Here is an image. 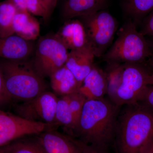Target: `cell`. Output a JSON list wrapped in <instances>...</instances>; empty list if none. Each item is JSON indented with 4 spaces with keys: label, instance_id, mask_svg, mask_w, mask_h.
<instances>
[{
    "label": "cell",
    "instance_id": "obj_1",
    "mask_svg": "<svg viewBox=\"0 0 153 153\" xmlns=\"http://www.w3.org/2000/svg\"><path fill=\"white\" fill-rule=\"evenodd\" d=\"M119 111V106L109 100H86L70 136L86 144L108 149L115 139Z\"/></svg>",
    "mask_w": 153,
    "mask_h": 153
},
{
    "label": "cell",
    "instance_id": "obj_2",
    "mask_svg": "<svg viewBox=\"0 0 153 153\" xmlns=\"http://www.w3.org/2000/svg\"><path fill=\"white\" fill-rule=\"evenodd\" d=\"M126 105L118 117L114 140L118 153H139L153 133V110L140 103Z\"/></svg>",
    "mask_w": 153,
    "mask_h": 153
},
{
    "label": "cell",
    "instance_id": "obj_3",
    "mask_svg": "<svg viewBox=\"0 0 153 153\" xmlns=\"http://www.w3.org/2000/svg\"><path fill=\"white\" fill-rule=\"evenodd\" d=\"M6 90L10 97L19 101L33 99L46 91L44 78L27 60L0 61Z\"/></svg>",
    "mask_w": 153,
    "mask_h": 153
},
{
    "label": "cell",
    "instance_id": "obj_4",
    "mask_svg": "<svg viewBox=\"0 0 153 153\" xmlns=\"http://www.w3.org/2000/svg\"><path fill=\"white\" fill-rule=\"evenodd\" d=\"M152 55L145 36L130 22L121 29L116 40L103 57L108 62L142 64Z\"/></svg>",
    "mask_w": 153,
    "mask_h": 153
},
{
    "label": "cell",
    "instance_id": "obj_5",
    "mask_svg": "<svg viewBox=\"0 0 153 153\" xmlns=\"http://www.w3.org/2000/svg\"><path fill=\"white\" fill-rule=\"evenodd\" d=\"M82 18L88 43L95 57H100L113 39L117 28L116 20L108 12L102 10Z\"/></svg>",
    "mask_w": 153,
    "mask_h": 153
},
{
    "label": "cell",
    "instance_id": "obj_6",
    "mask_svg": "<svg viewBox=\"0 0 153 153\" xmlns=\"http://www.w3.org/2000/svg\"><path fill=\"white\" fill-rule=\"evenodd\" d=\"M34 68L43 78L50 77L66 64L68 49L55 36H47L39 39L36 46Z\"/></svg>",
    "mask_w": 153,
    "mask_h": 153
},
{
    "label": "cell",
    "instance_id": "obj_7",
    "mask_svg": "<svg viewBox=\"0 0 153 153\" xmlns=\"http://www.w3.org/2000/svg\"><path fill=\"white\" fill-rule=\"evenodd\" d=\"M150 74L141 64L124 63L122 81L117 93L115 104L120 107L139 102L149 85Z\"/></svg>",
    "mask_w": 153,
    "mask_h": 153
},
{
    "label": "cell",
    "instance_id": "obj_8",
    "mask_svg": "<svg viewBox=\"0 0 153 153\" xmlns=\"http://www.w3.org/2000/svg\"><path fill=\"white\" fill-rule=\"evenodd\" d=\"M58 99L54 92L46 91L33 99L16 105L14 110L16 114L24 119L47 124L56 129L54 123Z\"/></svg>",
    "mask_w": 153,
    "mask_h": 153
},
{
    "label": "cell",
    "instance_id": "obj_9",
    "mask_svg": "<svg viewBox=\"0 0 153 153\" xmlns=\"http://www.w3.org/2000/svg\"><path fill=\"white\" fill-rule=\"evenodd\" d=\"M51 128L47 124L26 120L0 108V147L20 138L38 134Z\"/></svg>",
    "mask_w": 153,
    "mask_h": 153
},
{
    "label": "cell",
    "instance_id": "obj_10",
    "mask_svg": "<svg viewBox=\"0 0 153 153\" xmlns=\"http://www.w3.org/2000/svg\"><path fill=\"white\" fill-rule=\"evenodd\" d=\"M36 136L47 153H81L80 141L56 129H47Z\"/></svg>",
    "mask_w": 153,
    "mask_h": 153
},
{
    "label": "cell",
    "instance_id": "obj_11",
    "mask_svg": "<svg viewBox=\"0 0 153 153\" xmlns=\"http://www.w3.org/2000/svg\"><path fill=\"white\" fill-rule=\"evenodd\" d=\"M95 57L89 43L82 48L71 50L68 52L65 65L81 85L94 66Z\"/></svg>",
    "mask_w": 153,
    "mask_h": 153
},
{
    "label": "cell",
    "instance_id": "obj_12",
    "mask_svg": "<svg viewBox=\"0 0 153 153\" xmlns=\"http://www.w3.org/2000/svg\"><path fill=\"white\" fill-rule=\"evenodd\" d=\"M54 36L68 50L82 48L88 44L83 23L78 20H68Z\"/></svg>",
    "mask_w": 153,
    "mask_h": 153
},
{
    "label": "cell",
    "instance_id": "obj_13",
    "mask_svg": "<svg viewBox=\"0 0 153 153\" xmlns=\"http://www.w3.org/2000/svg\"><path fill=\"white\" fill-rule=\"evenodd\" d=\"M33 51L31 41L25 40L16 34L0 38V57L5 60H27Z\"/></svg>",
    "mask_w": 153,
    "mask_h": 153
},
{
    "label": "cell",
    "instance_id": "obj_14",
    "mask_svg": "<svg viewBox=\"0 0 153 153\" xmlns=\"http://www.w3.org/2000/svg\"><path fill=\"white\" fill-rule=\"evenodd\" d=\"M79 91L87 100L103 98L107 94L105 73L94 65L90 73L83 80Z\"/></svg>",
    "mask_w": 153,
    "mask_h": 153
},
{
    "label": "cell",
    "instance_id": "obj_15",
    "mask_svg": "<svg viewBox=\"0 0 153 153\" xmlns=\"http://www.w3.org/2000/svg\"><path fill=\"white\" fill-rule=\"evenodd\" d=\"M49 77L53 92L60 97L78 92L81 85L65 65L55 71Z\"/></svg>",
    "mask_w": 153,
    "mask_h": 153
},
{
    "label": "cell",
    "instance_id": "obj_16",
    "mask_svg": "<svg viewBox=\"0 0 153 153\" xmlns=\"http://www.w3.org/2000/svg\"><path fill=\"white\" fill-rule=\"evenodd\" d=\"M106 0H66L63 16L69 20L76 17H84L101 10Z\"/></svg>",
    "mask_w": 153,
    "mask_h": 153
},
{
    "label": "cell",
    "instance_id": "obj_17",
    "mask_svg": "<svg viewBox=\"0 0 153 153\" xmlns=\"http://www.w3.org/2000/svg\"><path fill=\"white\" fill-rule=\"evenodd\" d=\"M13 27L15 34L27 41H33L40 35L39 22L28 12L18 11L14 17Z\"/></svg>",
    "mask_w": 153,
    "mask_h": 153
},
{
    "label": "cell",
    "instance_id": "obj_18",
    "mask_svg": "<svg viewBox=\"0 0 153 153\" xmlns=\"http://www.w3.org/2000/svg\"><path fill=\"white\" fill-rule=\"evenodd\" d=\"M1 148L7 153H47L36 135L22 137Z\"/></svg>",
    "mask_w": 153,
    "mask_h": 153
},
{
    "label": "cell",
    "instance_id": "obj_19",
    "mask_svg": "<svg viewBox=\"0 0 153 153\" xmlns=\"http://www.w3.org/2000/svg\"><path fill=\"white\" fill-rule=\"evenodd\" d=\"M108 63L106 71L105 72L106 79L107 94L109 100L115 104L117 93L122 81L124 64L117 62Z\"/></svg>",
    "mask_w": 153,
    "mask_h": 153
},
{
    "label": "cell",
    "instance_id": "obj_20",
    "mask_svg": "<svg viewBox=\"0 0 153 153\" xmlns=\"http://www.w3.org/2000/svg\"><path fill=\"white\" fill-rule=\"evenodd\" d=\"M55 128L63 127L68 135L71 136L75 127V122L68 105L66 96L58 98L55 111Z\"/></svg>",
    "mask_w": 153,
    "mask_h": 153
},
{
    "label": "cell",
    "instance_id": "obj_21",
    "mask_svg": "<svg viewBox=\"0 0 153 153\" xmlns=\"http://www.w3.org/2000/svg\"><path fill=\"white\" fill-rule=\"evenodd\" d=\"M18 10L8 0L0 3V38H5L15 34L13 21Z\"/></svg>",
    "mask_w": 153,
    "mask_h": 153
},
{
    "label": "cell",
    "instance_id": "obj_22",
    "mask_svg": "<svg viewBox=\"0 0 153 153\" xmlns=\"http://www.w3.org/2000/svg\"><path fill=\"white\" fill-rule=\"evenodd\" d=\"M126 10L136 21L147 16L153 10V0H127Z\"/></svg>",
    "mask_w": 153,
    "mask_h": 153
},
{
    "label": "cell",
    "instance_id": "obj_23",
    "mask_svg": "<svg viewBox=\"0 0 153 153\" xmlns=\"http://www.w3.org/2000/svg\"><path fill=\"white\" fill-rule=\"evenodd\" d=\"M16 8L18 11L27 12L38 16L47 21L49 17L44 6L39 0H8Z\"/></svg>",
    "mask_w": 153,
    "mask_h": 153
},
{
    "label": "cell",
    "instance_id": "obj_24",
    "mask_svg": "<svg viewBox=\"0 0 153 153\" xmlns=\"http://www.w3.org/2000/svg\"><path fill=\"white\" fill-rule=\"evenodd\" d=\"M66 96L70 110L74 117L75 126L79 120L83 106L87 99L79 91Z\"/></svg>",
    "mask_w": 153,
    "mask_h": 153
},
{
    "label": "cell",
    "instance_id": "obj_25",
    "mask_svg": "<svg viewBox=\"0 0 153 153\" xmlns=\"http://www.w3.org/2000/svg\"><path fill=\"white\" fill-rule=\"evenodd\" d=\"M12 101L6 90L2 71L0 68V108L9 104Z\"/></svg>",
    "mask_w": 153,
    "mask_h": 153
},
{
    "label": "cell",
    "instance_id": "obj_26",
    "mask_svg": "<svg viewBox=\"0 0 153 153\" xmlns=\"http://www.w3.org/2000/svg\"><path fill=\"white\" fill-rule=\"evenodd\" d=\"M153 110V85H149L139 102Z\"/></svg>",
    "mask_w": 153,
    "mask_h": 153
},
{
    "label": "cell",
    "instance_id": "obj_27",
    "mask_svg": "<svg viewBox=\"0 0 153 153\" xmlns=\"http://www.w3.org/2000/svg\"><path fill=\"white\" fill-rule=\"evenodd\" d=\"M140 33L144 36L153 37V10L146 17Z\"/></svg>",
    "mask_w": 153,
    "mask_h": 153
},
{
    "label": "cell",
    "instance_id": "obj_28",
    "mask_svg": "<svg viewBox=\"0 0 153 153\" xmlns=\"http://www.w3.org/2000/svg\"><path fill=\"white\" fill-rule=\"evenodd\" d=\"M81 145V153H109L107 149H103L92 145L86 144L80 141Z\"/></svg>",
    "mask_w": 153,
    "mask_h": 153
},
{
    "label": "cell",
    "instance_id": "obj_29",
    "mask_svg": "<svg viewBox=\"0 0 153 153\" xmlns=\"http://www.w3.org/2000/svg\"><path fill=\"white\" fill-rule=\"evenodd\" d=\"M44 6L49 17L51 16L57 5L58 0H39Z\"/></svg>",
    "mask_w": 153,
    "mask_h": 153
},
{
    "label": "cell",
    "instance_id": "obj_30",
    "mask_svg": "<svg viewBox=\"0 0 153 153\" xmlns=\"http://www.w3.org/2000/svg\"><path fill=\"white\" fill-rule=\"evenodd\" d=\"M139 153H153V133L142 146Z\"/></svg>",
    "mask_w": 153,
    "mask_h": 153
},
{
    "label": "cell",
    "instance_id": "obj_31",
    "mask_svg": "<svg viewBox=\"0 0 153 153\" xmlns=\"http://www.w3.org/2000/svg\"><path fill=\"white\" fill-rule=\"evenodd\" d=\"M148 84L149 85H153V72L150 73L149 76Z\"/></svg>",
    "mask_w": 153,
    "mask_h": 153
},
{
    "label": "cell",
    "instance_id": "obj_32",
    "mask_svg": "<svg viewBox=\"0 0 153 153\" xmlns=\"http://www.w3.org/2000/svg\"><path fill=\"white\" fill-rule=\"evenodd\" d=\"M149 65L153 69V54L152 55V57L150 58V59L148 60Z\"/></svg>",
    "mask_w": 153,
    "mask_h": 153
},
{
    "label": "cell",
    "instance_id": "obj_33",
    "mask_svg": "<svg viewBox=\"0 0 153 153\" xmlns=\"http://www.w3.org/2000/svg\"><path fill=\"white\" fill-rule=\"evenodd\" d=\"M0 153H6L5 152H4L2 149H1V147H0Z\"/></svg>",
    "mask_w": 153,
    "mask_h": 153
},
{
    "label": "cell",
    "instance_id": "obj_34",
    "mask_svg": "<svg viewBox=\"0 0 153 153\" xmlns=\"http://www.w3.org/2000/svg\"><path fill=\"white\" fill-rule=\"evenodd\" d=\"M126 1H127V0H126Z\"/></svg>",
    "mask_w": 153,
    "mask_h": 153
}]
</instances>
